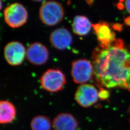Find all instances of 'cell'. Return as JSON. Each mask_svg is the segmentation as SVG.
Masks as SVG:
<instances>
[{"instance_id": "44dd1931", "label": "cell", "mask_w": 130, "mask_h": 130, "mask_svg": "<svg viewBox=\"0 0 130 130\" xmlns=\"http://www.w3.org/2000/svg\"><path fill=\"white\" fill-rule=\"evenodd\" d=\"M129 111H130V109H129Z\"/></svg>"}, {"instance_id": "3957f363", "label": "cell", "mask_w": 130, "mask_h": 130, "mask_svg": "<svg viewBox=\"0 0 130 130\" xmlns=\"http://www.w3.org/2000/svg\"><path fill=\"white\" fill-rule=\"evenodd\" d=\"M40 83L42 88L51 93H56L62 90L67 83L64 73L58 69L47 70L42 75Z\"/></svg>"}, {"instance_id": "30bf717a", "label": "cell", "mask_w": 130, "mask_h": 130, "mask_svg": "<svg viewBox=\"0 0 130 130\" xmlns=\"http://www.w3.org/2000/svg\"><path fill=\"white\" fill-rule=\"evenodd\" d=\"M50 42L56 49L63 50L68 48L72 42V36L66 28H56L50 35Z\"/></svg>"}, {"instance_id": "d6986e66", "label": "cell", "mask_w": 130, "mask_h": 130, "mask_svg": "<svg viewBox=\"0 0 130 130\" xmlns=\"http://www.w3.org/2000/svg\"><path fill=\"white\" fill-rule=\"evenodd\" d=\"M85 1L89 5H91L93 4L94 0H85Z\"/></svg>"}, {"instance_id": "9a60e30c", "label": "cell", "mask_w": 130, "mask_h": 130, "mask_svg": "<svg viewBox=\"0 0 130 130\" xmlns=\"http://www.w3.org/2000/svg\"><path fill=\"white\" fill-rule=\"evenodd\" d=\"M98 91V97L102 100H106L110 96V93L105 88L100 87Z\"/></svg>"}, {"instance_id": "ffe728a7", "label": "cell", "mask_w": 130, "mask_h": 130, "mask_svg": "<svg viewBox=\"0 0 130 130\" xmlns=\"http://www.w3.org/2000/svg\"><path fill=\"white\" fill-rule=\"evenodd\" d=\"M32 1H34V2H42L44 0H32Z\"/></svg>"}, {"instance_id": "e0dca14e", "label": "cell", "mask_w": 130, "mask_h": 130, "mask_svg": "<svg viewBox=\"0 0 130 130\" xmlns=\"http://www.w3.org/2000/svg\"><path fill=\"white\" fill-rule=\"evenodd\" d=\"M125 6L127 12L130 14V0H125Z\"/></svg>"}, {"instance_id": "8fae6325", "label": "cell", "mask_w": 130, "mask_h": 130, "mask_svg": "<svg viewBox=\"0 0 130 130\" xmlns=\"http://www.w3.org/2000/svg\"><path fill=\"white\" fill-rule=\"evenodd\" d=\"M52 126L54 130H77L79 124L72 115L63 113L54 118Z\"/></svg>"}, {"instance_id": "5bb4252c", "label": "cell", "mask_w": 130, "mask_h": 130, "mask_svg": "<svg viewBox=\"0 0 130 130\" xmlns=\"http://www.w3.org/2000/svg\"><path fill=\"white\" fill-rule=\"evenodd\" d=\"M52 124L47 117L38 115L33 118L30 123L32 130H50Z\"/></svg>"}, {"instance_id": "8992f818", "label": "cell", "mask_w": 130, "mask_h": 130, "mask_svg": "<svg viewBox=\"0 0 130 130\" xmlns=\"http://www.w3.org/2000/svg\"><path fill=\"white\" fill-rule=\"evenodd\" d=\"M75 100L83 107H91L98 102V91L91 84H80L75 93Z\"/></svg>"}, {"instance_id": "ba28073f", "label": "cell", "mask_w": 130, "mask_h": 130, "mask_svg": "<svg viewBox=\"0 0 130 130\" xmlns=\"http://www.w3.org/2000/svg\"><path fill=\"white\" fill-rule=\"evenodd\" d=\"M92 26L99 42V45L108 46L116 41V33L112 27L111 24L101 21L96 23L93 24Z\"/></svg>"}, {"instance_id": "4fadbf2b", "label": "cell", "mask_w": 130, "mask_h": 130, "mask_svg": "<svg viewBox=\"0 0 130 130\" xmlns=\"http://www.w3.org/2000/svg\"><path fill=\"white\" fill-rule=\"evenodd\" d=\"M16 116V109L13 104L7 100L0 102V123L7 124L14 121Z\"/></svg>"}, {"instance_id": "277c9868", "label": "cell", "mask_w": 130, "mask_h": 130, "mask_svg": "<svg viewBox=\"0 0 130 130\" xmlns=\"http://www.w3.org/2000/svg\"><path fill=\"white\" fill-rule=\"evenodd\" d=\"M4 13L5 21L11 28H19L28 20L27 10L24 5L19 3L8 6L5 8Z\"/></svg>"}, {"instance_id": "9c48e42d", "label": "cell", "mask_w": 130, "mask_h": 130, "mask_svg": "<svg viewBox=\"0 0 130 130\" xmlns=\"http://www.w3.org/2000/svg\"><path fill=\"white\" fill-rule=\"evenodd\" d=\"M26 57L33 65L40 66L49 59V53L46 47L39 42L30 44L26 50Z\"/></svg>"}, {"instance_id": "2e32d148", "label": "cell", "mask_w": 130, "mask_h": 130, "mask_svg": "<svg viewBox=\"0 0 130 130\" xmlns=\"http://www.w3.org/2000/svg\"><path fill=\"white\" fill-rule=\"evenodd\" d=\"M111 26L114 30H117L118 31H122L123 28V25L122 24L117 23L111 24Z\"/></svg>"}, {"instance_id": "ac0fdd59", "label": "cell", "mask_w": 130, "mask_h": 130, "mask_svg": "<svg viewBox=\"0 0 130 130\" xmlns=\"http://www.w3.org/2000/svg\"><path fill=\"white\" fill-rule=\"evenodd\" d=\"M124 23L126 25L130 27V16L127 17L124 19Z\"/></svg>"}, {"instance_id": "5b68a950", "label": "cell", "mask_w": 130, "mask_h": 130, "mask_svg": "<svg viewBox=\"0 0 130 130\" xmlns=\"http://www.w3.org/2000/svg\"><path fill=\"white\" fill-rule=\"evenodd\" d=\"M71 74L75 84H85L94 76L93 64L86 59H79L72 63Z\"/></svg>"}, {"instance_id": "7a4b0ae2", "label": "cell", "mask_w": 130, "mask_h": 130, "mask_svg": "<svg viewBox=\"0 0 130 130\" xmlns=\"http://www.w3.org/2000/svg\"><path fill=\"white\" fill-rule=\"evenodd\" d=\"M64 9L58 2L49 1L44 3L39 10V17L43 23L54 26L59 23L64 17Z\"/></svg>"}, {"instance_id": "52a82bcc", "label": "cell", "mask_w": 130, "mask_h": 130, "mask_svg": "<svg viewBox=\"0 0 130 130\" xmlns=\"http://www.w3.org/2000/svg\"><path fill=\"white\" fill-rule=\"evenodd\" d=\"M26 56L25 47L20 42H10L5 47V59L9 65L16 66L22 64Z\"/></svg>"}, {"instance_id": "6da1fadb", "label": "cell", "mask_w": 130, "mask_h": 130, "mask_svg": "<svg viewBox=\"0 0 130 130\" xmlns=\"http://www.w3.org/2000/svg\"><path fill=\"white\" fill-rule=\"evenodd\" d=\"M94 77L98 86L130 92V45L117 39L107 47L98 45L92 54Z\"/></svg>"}, {"instance_id": "7c38bea8", "label": "cell", "mask_w": 130, "mask_h": 130, "mask_svg": "<svg viewBox=\"0 0 130 130\" xmlns=\"http://www.w3.org/2000/svg\"><path fill=\"white\" fill-rule=\"evenodd\" d=\"M92 24L87 17L83 15H76L73 19L72 23L73 32L79 36L87 35L91 30Z\"/></svg>"}]
</instances>
